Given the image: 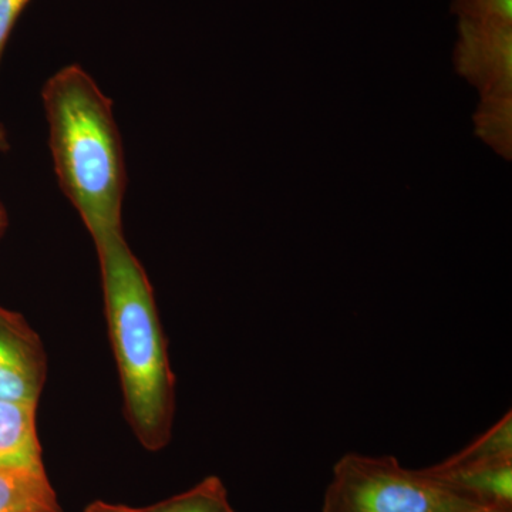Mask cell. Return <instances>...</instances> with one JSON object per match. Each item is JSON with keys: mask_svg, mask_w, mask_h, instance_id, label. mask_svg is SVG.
Listing matches in <instances>:
<instances>
[{"mask_svg": "<svg viewBox=\"0 0 512 512\" xmlns=\"http://www.w3.org/2000/svg\"><path fill=\"white\" fill-rule=\"evenodd\" d=\"M10 150V141H9V134L8 131H6L5 126H3L2 123H0V153H5V151Z\"/></svg>", "mask_w": 512, "mask_h": 512, "instance_id": "14", "label": "cell"}, {"mask_svg": "<svg viewBox=\"0 0 512 512\" xmlns=\"http://www.w3.org/2000/svg\"><path fill=\"white\" fill-rule=\"evenodd\" d=\"M30 0H0V67L9 37Z\"/></svg>", "mask_w": 512, "mask_h": 512, "instance_id": "11", "label": "cell"}, {"mask_svg": "<svg viewBox=\"0 0 512 512\" xmlns=\"http://www.w3.org/2000/svg\"><path fill=\"white\" fill-rule=\"evenodd\" d=\"M512 461V413L505 414L485 433L477 437L470 446L460 453L448 457L443 463L437 464L443 468L481 466V464L501 463Z\"/></svg>", "mask_w": 512, "mask_h": 512, "instance_id": "8", "label": "cell"}, {"mask_svg": "<svg viewBox=\"0 0 512 512\" xmlns=\"http://www.w3.org/2000/svg\"><path fill=\"white\" fill-rule=\"evenodd\" d=\"M84 512H144L143 508L127 507V505L109 504L104 501H94Z\"/></svg>", "mask_w": 512, "mask_h": 512, "instance_id": "12", "label": "cell"}, {"mask_svg": "<svg viewBox=\"0 0 512 512\" xmlns=\"http://www.w3.org/2000/svg\"><path fill=\"white\" fill-rule=\"evenodd\" d=\"M470 512H512V508H501V507H481L477 510Z\"/></svg>", "mask_w": 512, "mask_h": 512, "instance_id": "15", "label": "cell"}, {"mask_svg": "<svg viewBox=\"0 0 512 512\" xmlns=\"http://www.w3.org/2000/svg\"><path fill=\"white\" fill-rule=\"evenodd\" d=\"M463 19L511 25V0H457Z\"/></svg>", "mask_w": 512, "mask_h": 512, "instance_id": "10", "label": "cell"}, {"mask_svg": "<svg viewBox=\"0 0 512 512\" xmlns=\"http://www.w3.org/2000/svg\"><path fill=\"white\" fill-rule=\"evenodd\" d=\"M0 512H62L46 476L0 468Z\"/></svg>", "mask_w": 512, "mask_h": 512, "instance_id": "7", "label": "cell"}, {"mask_svg": "<svg viewBox=\"0 0 512 512\" xmlns=\"http://www.w3.org/2000/svg\"><path fill=\"white\" fill-rule=\"evenodd\" d=\"M8 225V211H6L5 205H3L2 200H0V239H2L3 235H5L6 229H8Z\"/></svg>", "mask_w": 512, "mask_h": 512, "instance_id": "13", "label": "cell"}, {"mask_svg": "<svg viewBox=\"0 0 512 512\" xmlns=\"http://www.w3.org/2000/svg\"><path fill=\"white\" fill-rule=\"evenodd\" d=\"M57 181L94 245L123 232L127 188L123 141L113 101L79 64H69L42 89Z\"/></svg>", "mask_w": 512, "mask_h": 512, "instance_id": "1", "label": "cell"}, {"mask_svg": "<svg viewBox=\"0 0 512 512\" xmlns=\"http://www.w3.org/2000/svg\"><path fill=\"white\" fill-rule=\"evenodd\" d=\"M483 507L512 508V461L481 466L427 467Z\"/></svg>", "mask_w": 512, "mask_h": 512, "instance_id": "6", "label": "cell"}, {"mask_svg": "<svg viewBox=\"0 0 512 512\" xmlns=\"http://www.w3.org/2000/svg\"><path fill=\"white\" fill-rule=\"evenodd\" d=\"M36 409V403L0 400V468L46 476Z\"/></svg>", "mask_w": 512, "mask_h": 512, "instance_id": "5", "label": "cell"}, {"mask_svg": "<svg viewBox=\"0 0 512 512\" xmlns=\"http://www.w3.org/2000/svg\"><path fill=\"white\" fill-rule=\"evenodd\" d=\"M427 468L410 470L396 457L345 454L333 467L323 512H470L481 508Z\"/></svg>", "mask_w": 512, "mask_h": 512, "instance_id": "3", "label": "cell"}, {"mask_svg": "<svg viewBox=\"0 0 512 512\" xmlns=\"http://www.w3.org/2000/svg\"><path fill=\"white\" fill-rule=\"evenodd\" d=\"M144 512H235L221 478L211 476L191 490L143 508Z\"/></svg>", "mask_w": 512, "mask_h": 512, "instance_id": "9", "label": "cell"}, {"mask_svg": "<svg viewBox=\"0 0 512 512\" xmlns=\"http://www.w3.org/2000/svg\"><path fill=\"white\" fill-rule=\"evenodd\" d=\"M46 375L39 335L18 313L0 306V400L37 404Z\"/></svg>", "mask_w": 512, "mask_h": 512, "instance_id": "4", "label": "cell"}, {"mask_svg": "<svg viewBox=\"0 0 512 512\" xmlns=\"http://www.w3.org/2000/svg\"><path fill=\"white\" fill-rule=\"evenodd\" d=\"M96 251L128 423L147 450H161L173 431L175 377L153 288L123 232L96 244Z\"/></svg>", "mask_w": 512, "mask_h": 512, "instance_id": "2", "label": "cell"}]
</instances>
